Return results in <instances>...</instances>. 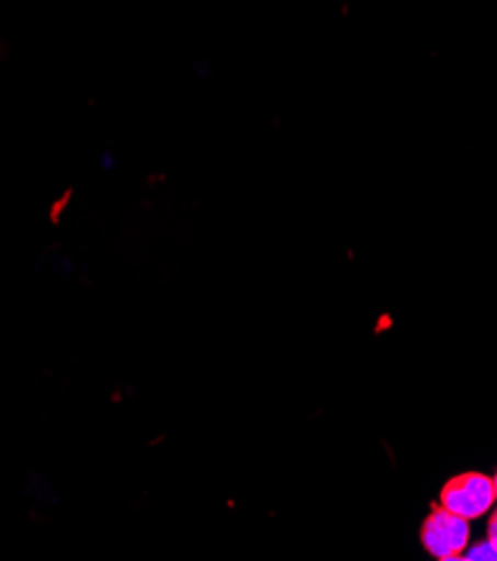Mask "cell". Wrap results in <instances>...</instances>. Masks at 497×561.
Segmentation results:
<instances>
[{"mask_svg":"<svg viewBox=\"0 0 497 561\" xmlns=\"http://www.w3.org/2000/svg\"><path fill=\"white\" fill-rule=\"evenodd\" d=\"M488 541L497 548V511L490 515V522H488Z\"/></svg>","mask_w":497,"mask_h":561,"instance_id":"obj_4","label":"cell"},{"mask_svg":"<svg viewBox=\"0 0 497 561\" xmlns=\"http://www.w3.org/2000/svg\"><path fill=\"white\" fill-rule=\"evenodd\" d=\"M493 485H495V501H497V474L493 477Z\"/></svg>","mask_w":497,"mask_h":561,"instance_id":"obj_5","label":"cell"},{"mask_svg":"<svg viewBox=\"0 0 497 561\" xmlns=\"http://www.w3.org/2000/svg\"><path fill=\"white\" fill-rule=\"evenodd\" d=\"M464 559H497V548L490 541L477 543L475 548H471Z\"/></svg>","mask_w":497,"mask_h":561,"instance_id":"obj_3","label":"cell"},{"mask_svg":"<svg viewBox=\"0 0 497 561\" xmlns=\"http://www.w3.org/2000/svg\"><path fill=\"white\" fill-rule=\"evenodd\" d=\"M468 519L447 511L441 503H432L430 515L421 526V543L434 559H464L462 552L468 543Z\"/></svg>","mask_w":497,"mask_h":561,"instance_id":"obj_1","label":"cell"},{"mask_svg":"<svg viewBox=\"0 0 497 561\" xmlns=\"http://www.w3.org/2000/svg\"><path fill=\"white\" fill-rule=\"evenodd\" d=\"M493 501H495L493 479L479 472H464L449 479L439 494L441 506L468 522L482 517L493 506Z\"/></svg>","mask_w":497,"mask_h":561,"instance_id":"obj_2","label":"cell"}]
</instances>
